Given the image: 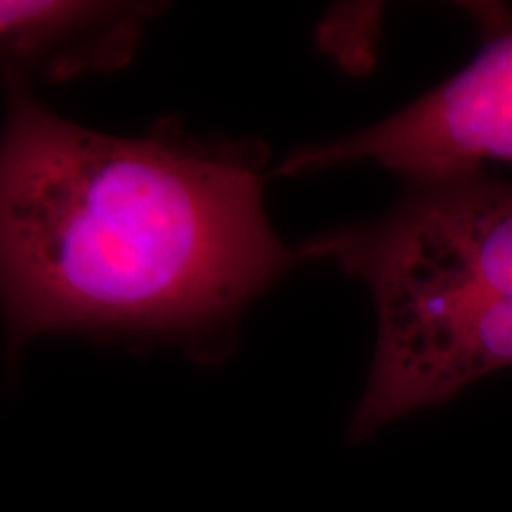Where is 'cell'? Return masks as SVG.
<instances>
[{
  "mask_svg": "<svg viewBox=\"0 0 512 512\" xmlns=\"http://www.w3.org/2000/svg\"><path fill=\"white\" fill-rule=\"evenodd\" d=\"M512 365V293L378 325L365 393L349 425L365 440L393 420L446 403Z\"/></svg>",
  "mask_w": 512,
  "mask_h": 512,
  "instance_id": "cell-4",
  "label": "cell"
},
{
  "mask_svg": "<svg viewBox=\"0 0 512 512\" xmlns=\"http://www.w3.org/2000/svg\"><path fill=\"white\" fill-rule=\"evenodd\" d=\"M152 2L0 0V73L67 80L128 65Z\"/></svg>",
  "mask_w": 512,
  "mask_h": 512,
  "instance_id": "cell-5",
  "label": "cell"
},
{
  "mask_svg": "<svg viewBox=\"0 0 512 512\" xmlns=\"http://www.w3.org/2000/svg\"><path fill=\"white\" fill-rule=\"evenodd\" d=\"M298 251L361 279L378 325L512 293V181L484 167L410 179L382 219L315 236Z\"/></svg>",
  "mask_w": 512,
  "mask_h": 512,
  "instance_id": "cell-2",
  "label": "cell"
},
{
  "mask_svg": "<svg viewBox=\"0 0 512 512\" xmlns=\"http://www.w3.org/2000/svg\"><path fill=\"white\" fill-rule=\"evenodd\" d=\"M0 313L8 361L40 334L228 344L294 264L264 211L268 150L209 143L177 120L112 137L46 109L0 73Z\"/></svg>",
  "mask_w": 512,
  "mask_h": 512,
  "instance_id": "cell-1",
  "label": "cell"
},
{
  "mask_svg": "<svg viewBox=\"0 0 512 512\" xmlns=\"http://www.w3.org/2000/svg\"><path fill=\"white\" fill-rule=\"evenodd\" d=\"M482 29L473 61L425 97L338 141L294 150L279 175L376 162L410 179L512 164V8L463 4Z\"/></svg>",
  "mask_w": 512,
  "mask_h": 512,
  "instance_id": "cell-3",
  "label": "cell"
}]
</instances>
